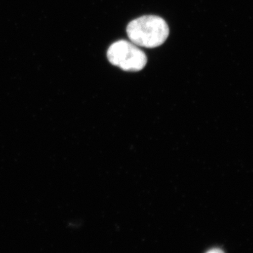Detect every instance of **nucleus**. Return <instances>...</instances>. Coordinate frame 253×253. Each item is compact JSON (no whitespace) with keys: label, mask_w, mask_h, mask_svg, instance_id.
I'll list each match as a JSON object with an SVG mask.
<instances>
[{"label":"nucleus","mask_w":253,"mask_h":253,"mask_svg":"<svg viewBox=\"0 0 253 253\" xmlns=\"http://www.w3.org/2000/svg\"><path fill=\"white\" fill-rule=\"evenodd\" d=\"M107 57L111 64L131 72L141 71L147 63L144 51L134 43L126 41H117L111 44L108 49Z\"/></svg>","instance_id":"nucleus-2"},{"label":"nucleus","mask_w":253,"mask_h":253,"mask_svg":"<svg viewBox=\"0 0 253 253\" xmlns=\"http://www.w3.org/2000/svg\"><path fill=\"white\" fill-rule=\"evenodd\" d=\"M169 33L166 21L156 16H141L133 20L126 27V33L131 42L146 48L162 45Z\"/></svg>","instance_id":"nucleus-1"},{"label":"nucleus","mask_w":253,"mask_h":253,"mask_svg":"<svg viewBox=\"0 0 253 253\" xmlns=\"http://www.w3.org/2000/svg\"><path fill=\"white\" fill-rule=\"evenodd\" d=\"M206 253H224V252L222 250L219 249H213L210 250V251H208Z\"/></svg>","instance_id":"nucleus-3"}]
</instances>
